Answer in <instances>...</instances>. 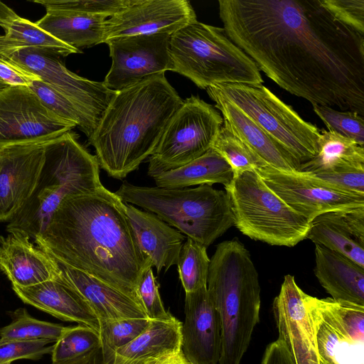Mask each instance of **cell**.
<instances>
[{
	"mask_svg": "<svg viewBox=\"0 0 364 364\" xmlns=\"http://www.w3.org/2000/svg\"><path fill=\"white\" fill-rule=\"evenodd\" d=\"M228 37L282 89L364 117V36L321 0H219Z\"/></svg>",
	"mask_w": 364,
	"mask_h": 364,
	"instance_id": "obj_1",
	"label": "cell"
},
{
	"mask_svg": "<svg viewBox=\"0 0 364 364\" xmlns=\"http://www.w3.org/2000/svg\"><path fill=\"white\" fill-rule=\"evenodd\" d=\"M34 242L63 263L136 300L138 280L152 264L137 244L124 203L104 186L65 198Z\"/></svg>",
	"mask_w": 364,
	"mask_h": 364,
	"instance_id": "obj_2",
	"label": "cell"
},
{
	"mask_svg": "<svg viewBox=\"0 0 364 364\" xmlns=\"http://www.w3.org/2000/svg\"><path fill=\"white\" fill-rule=\"evenodd\" d=\"M183 102L164 74L117 91L88 139L99 166L116 179L137 169Z\"/></svg>",
	"mask_w": 364,
	"mask_h": 364,
	"instance_id": "obj_3",
	"label": "cell"
},
{
	"mask_svg": "<svg viewBox=\"0 0 364 364\" xmlns=\"http://www.w3.org/2000/svg\"><path fill=\"white\" fill-rule=\"evenodd\" d=\"M207 289L221 323L218 364H240L259 321L261 288L250 253L239 240L217 245L210 259Z\"/></svg>",
	"mask_w": 364,
	"mask_h": 364,
	"instance_id": "obj_4",
	"label": "cell"
},
{
	"mask_svg": "<svg viewBox=\"0 0 364 364\" xmlns=\"http://www.w3.org/2000/svg\"><path fill=\"white\" fill-rule=\"evenodd\" d=\"M45 159L37 185L26 203L9 221V232L33 240L68 196L95 191L103 185L96 156L89 153L71 132L43 143Z\"/></svg>",
	"mask_w": 364,
	"mask_h": 364,
	"instance_id": "obj_5",
	"label": "cell"
},
{
	"mask_svg": "<svg viewBox=\"0 0 364 364\" xmlns=\"http://www.w3.org/2000/svg\"><path fill=\"white\" fill-rule=\"evenodd\" d=\"M114 193L124 203L155 214L205 247L235 223L226 191L210 185L165 188L124 182Z\"/></svg>",
	"mask_w": 364,
	"mask_h": 364,
	"instance_id": "obj_6",
	"label": "cell"
},
{
	"mask_svg": "<svg viewBox=\"0 0 364 364\" xmlns=\"http://www.w3.org/2000/svg\"><path fill=\"white\" fill-rule=\"evenodd\" d=\"M170 56L171 71L200 89L226 83L262 85L264 82L256 64L223 28L198 21L171 35Z\"/></svg>",
	"mask_w": 364,
	"mask_h": 364,
	"instance_id": "obj_7",
	"label": "cell"
},
{
	"mask_svg": "<svg viewBox=\"0 0 364 364\" xmlns=\"http://www.w3.org/2000/svg\"><path fill=\"white\" fill-rule=\"evenodd\" d=\"M225 189L234 225L243 235L271 245L289 247L306 239L310 221L273 192L255 171L234 177Z\"/></svg>",
	"mask_w": 364,
	"mask_h": 364,
	"instance_id": "obj_8",
	"label": "cell"
},
{
	"mask_svg": "<svg viewBox=\"0 0 364 364\" xmlns=\"http://www.w3.org/2000/svg\"><path fill=\"white\" fill-rule=\"evenodd\" d=\"M206 91L235 105L300 164L317 154L321 130L262 85L226 83Z\"/></svg>",
	"mask_w": 364,
	"mask_h": 364,
	"instance_id": "obj_9",
	"label": "cell"
},
{
	"mask_svg": "<svg viewBox=\"0 0 364 364\" xmlns=\"http://www.w3.org/2000/svg\"><path fill=\"white\" fill-rule=\"evenodd\" d=\"M223 124L215 106L194 95L186 98L149 156L148 175L177 168L203 155L212 147Z\"/></svg>",
	"mask_w": 364,
	"mask_h": 364,
	"instance_id": "obj_10",
	"label": "cell"
},
{
	"mask_svg": "<svg viewBox=\"0 0 364 364\" xmlns=\"http://www.w3.org/2000/svg\"><path fill=\"white\" fill-rule=\"evenodd\" d=\"M321 364H364V306L305 294Z\"/></svg>",
	"mask_w": 364,
	"mask_h": 364,
	"instance_id": "obj_11",
	"label": "cell"
},
{
	"mask_svg": "<svg viewBox=\"0 0 364 364\" xmlns=\"http://www.w3.org/2000/svg\"><path fill=\"white\" fill-rule=\"evenodd\" d=\"M57 52L42 48L19 50L6 58L67 98L80 112L94 132L117 91L103 82L90 80L70 71Z\"/></svg>",
	"mask_w": 364,
	"mask_h": 364,
	"instance_id": "obj_12",
	"label": "cell"
},
{
	"mask_svg": "<svg viewBox=\"0 0 364 364\" xmlns=\"http://www.w3.org/2000/svg\"><path fill=\"white\" fill-rule=\"evenodd\" d=\"M75 127L50 111L29 87H6L0 90V149L43 143Z\"/></svg>",
	"mask_w": 364,
	"mask_h": 364,
	"instance_id": "obj_13",
	"label": "cell"
},
{
	"mask_svg": "<svg viewBox=\"0 0 364 364\" xmlns=\"http://www.w3.org/2000/svg\"><path fill=\"white\" fill-rule=\"evenodd\" d=\"M255 171L273 192L310 222L326 213L364 208V195L331 187L305 172L269 165Z\"/></svg>",
	"mask_w": 364,
	"mask_h": 364,
	"instance_id": "obj_14",
	"label": "cell"
},
{
	"mask_svg": "<svg viewBox=\"0 0 364 364\" xmlns=\"http://www.w3.org/2000/svg\"><path fill=\"white\" fill-rule=\"evenodd\" d=\"M168 33L136 35L111 38L112 65L103 83L120 91L150 77L171 70Z\"/></svg>",
	"mask_w": 364,
	"mask_h": 364,
	"instance_id": "obj_15",
	"label": "cell"
},
{
	"mask_svg": "<svg viewBox=\"0 0 364 364\" xmlns=\"http://www.w3.org/2000/svg\"><path fill=\"white\" fill-rule=\"evenodd\" d=\"M197 21L187 0H133L106 19L103 43L123 36L168 33Z\"/></svg>",
	"mask_w": 364,
	"mask_h": 364,
	"instance_id": "obj_16",
	"label": "cell"
},
{
	"mask_svg": "<svg viewBox=\"0 0 364 364\" xmlns=\"http://www.w3.org/2000/svg\"><path fill=\"white\" fill-rule=\"evenodd\" d=\"M43 143L0 149V221H10L31 196L44 163Z\"/></svg>",
	"mask_w": 364,
	"mask_h": 364,
	"instance_id": "obj_17",
	"label": "cell"
},
{
	"mask_svg": "<svg viewBox=\"0 0 364 364\" xmlns=\"http://www.w3.org/2000/svg\"><path fill=\"white\" fill-rule=\"evenodd\" d=\"M181 350L191 364H218L222 346L219 314L207 287L186 293Z\"/></svg>",
	"mask_w": 364,
	"mask_h": 364,
	"instance_id": "obj_18",
	"label": "cell"
},
{
	"mask_svg": "<svg viewBox=\"0 0 364 364\" xmlns=\"http://www.w3.org/2000/svg\"><path fill=\"white\" fill-rule=\"evenodd\" d=\"M303 290L294 277H284L273 302L278 338L286 345L295 364H321L314 332L307 313Z\"/></svg>",
	"mask_w": 364,
	"mask_h": 364,
	"instance_id": "obj_19",
	"label": "cell"
},
{
	"mask_svg": "<svg viewBox=\"0 0 364 364\" xmlns=\"http://www.w3.org/2000/svg\"><path fill=\"white\" fill-rule=\"evenodd\" d=\"M50 257L60 277L85 301L99 321L147 318L143 308L133 296Z\"/></svg>",
	"mask_w": 364,
	"mask_h": 364,
	"instance_id": "obj_20",
	"label": "cell"
},
{
	"mask_svg": "<svg viewBox=\"0 0 364 364\" xmlns=\"http://www.w3.org/2000/svg\"><path fill=\"white\" fill-rule=\"evenodd\" d=\"M18 232L0 237V269L12 285L28 287L53 279L58 274L53 259Z\"/></svg>",
	"mask_w": 364,
	"mask_h": 364,
	"instance_id": "obj_21",
	"label": "cell"
},
{
	"mask_svg": "<svg viewBox=\"0 0 364 364\" xmlns=\"http://www.w3.org/2000/svg\"><path fill=\"white\" fill-rule=\"evenodd\" d=\"M25 303L65 321L89 326L98 333L99 320L85 301L59 275L28 287L12 285Z\"/></svg>",
	"mask_w": 364,
	"mask_h": 364,
	"instance_id": "obj_22",
	"label": "cell"
},
{
	"mask_svg": "<svg viewBox=\"0 0 364 364\" xmlns=\"http://www.w3.org/2000/svg\"><path fill=\"white\" fill-rule=\"evenodd\" d=\"M124 209L140 250L158 273L176 264L186 236L152 213L127 203Z\"/></svg>",
	"mask_w": 364,
	"mask_h": 364,
	"instance_id": "obj_23",
	"label": "cell"
},
{
	"mask_svg": "<svg viewBox=\"0 0 364 364\" xmlns=\"http://www.w3.org/2000/svg\"><path fill=\"white\" fill-rule=\"evenodd\" d=\"M215 102L230 131L268 165L284 171H299L300 164L277 141L230 101L208 93Z\"/></svg>",
	"mask_w": 364,
	"mask_h": 364,
	"instance_id": "obj_24",
	"label": "cell"
},
{
	"mask_svg": "<svg viewBox=\"0 0 364 364\" xmlns=\"http://www.w3.org/2000/svg\"><path fill=\"white\" fill-rule=\"evenodd\" d=\"M314 274L331 299L364 306V268L346 256L315 244Z\"/></svg>",
	"mask_w": 364,
	"mask_h": 364,
	"instance_id": "obj_25",
	"label": "cell"
},
{
	"mask_svg": "<svg viewBox=\"0 0 364 364\" xmlns=\"http://www.w3.org/2000/svg\"><path fill=\"white\" fill-rule=\"evenodd\" d=\"M181 326L173 316L151 320L137 337L117 350L112 364H129L181 350Z\"/></svg>",
	"mask_w": 364,
	"mask_h": 364,
	"instance_id": "obj_26",
	"label": "cell"
},
{
	"mask_svg": "<svg viewBox=\"0 0 364 364\" xmlns=\"http://www.w3.org/2000/svg\"><path fill=\"white\" fill-rule=\"evenodd\" d=\"M157 187L182 188L195 185L221 183L225 187L233 179L228 163L213 149L196 159L175 169L153 176Z\"/></svg>",
	"mask_w": 364,
	"mask_h": 364,
	"instance_id": "obj_27",
	"label": "cell"
},
{
	"mask_svg": "<svg viewBox=\"0 0 364 364\" xmlns=\"http://www.w3.org/2000/svg\"><path fill=\"white\" fill-rule=\"evenodd\" d=\"M107 17L46 13L35 23L63 43L80 50L103 43Z\"/></svg>",
	"mask_w": 364,
	"mask_h": 364,
	"instance_id": "obj_28",
	"label": "cell"
},
{
	"mask_svg": "<svg viewBox=\"0 0 364 364\" xmlns=\"http://www.w3.org/2000/svg\"><path fill=\"white\" fill-rule=\"evenodd\" d=\"M351 168H364V147L350 139L322 129L317 154L301 164L299 171L314 173Z\"/></svg>",
	"mask_w": 364,
	"mask_h": 364,
	"instance_id": "obj_29",
	"label": "cell"
},
{
	"mask_svg": "<svg viewBox=\"0 0 364 364\" xmlns=\"http://www.w3.org/2000/svg\"><path fill=\"white\" fill-rule=\"evenodd\" d=\"M307 238L346 256L364 268V242L355 236L342 211L326 213L313 219Z\"/></svg>",
	"mask_w": 364,
	"mask_h": 364,
	"instance_id": "obj_30",
	"label": "cell"
},
{
	"mask_svg": "<svg viewBox=\"0 0 364 364\" xmlns=\"http://www.w3.org/2000/svg\"><path fill=\"white\" fill-rule=\"evenodd\" d=\"M29 48H47L62 57L82 52L60 41L36 26L35 22L18 16L5 34L0 36V56L6 58L19 50Z\"/></svg>",
	"mask_w": 364,
	"mask_h": 364,
	"instance_id": "obj_31",
	"label": "cell"
},
{
	"mask_svg": "<svg viewBox=\"0 0 364 364\" xmlns=\"http://www.w3.org/2000/svg\"><path fill=\"white\" fill-rule=\"evenodd\" d=\"M11 322L0 328V339L56 342L68 326L41 321L32 317L26 309L19 308L11 313Z\"/></svg>",
	"mask_w": 364,
	"mask_h": 364,
	"instance_id": "obj_32",
	"label": "cell"
},
{
	"mask_svg": "<svg viewBox=\"0 0 364 364\" xmlns=\"http://www.w3.org/2000/svg\"><path fill=\"white\" fill-rule=\"evenodd\" d=\"M210 262L207 247L186 237L176 263L185 293L207 287Z\"/></svg>",
	"mask_w": 364,
	"mask_h": 364,
	"instance_id": "obj_33",
	"label": "cell"
},
{
	"mask_svg": "<svg viewBox=\"0 0 364 364\" xmlns=\"http://www.w3.org/2000/svg\"><path fill=\"white\" fill-rule=\"evenodd\" d=\"M147 318H128L99 321L98 334L105 364H112L114 353L137 337L148 326Z\"/></svg>",
	"mask_w": 364,
	"mask_h": 364,
	"instance_id": "obj_34",
	"label": "cell"
},
{
	"mask_svg": "<svg viewBox=\"0 0 364 364\" xmlns=\"http://www.w3.org/2000/svg\"><path fill=\"white\" fill-rule=\"evenodd\" d=\"M211 148L217 151L230 166L233 178L245 171H255L268 165L237 138L224 123Z\"/></svg>",
	"mask_w": 364,
	"mask_h": 364,
	"instance_id": "obj_35",
	"label": "cell"
},
{
	"mask_svg": "<svg viewBox=\"0 0 364 364\" xmlns=\"http://www.w3.org/2000/svg\"><path fill=\"white\" fill-rule=\"evenodd\" d=\"M100 348L98 333L92 328L80 325L68 326L53 345L52 363H59L87 355Z\"/></svg>",
	"mask_w": 364,
	"mask_h": 364,
	"instance_id": "obj_36",
	"label": "cell"
},
{
	"mask_svg": "<svg viewBox=\"0 0 364 364\" xmlns=\"http://www.w3.org/2000/svg\"><path fill=\"white\" fill-rule=\"evenodd\" d=\"M133 0H34L43 6L46 13L96 15L110 17L125 9Z\"/></svg>",
	"mask_w": 364,
	"mask_h": 364,
	"instance_id": "obj_37",
	"label": "cell"
},
{
	"mask_svg": "<svg viewBox=\"0 0 364 364\" xmlns=\"http://www.w3.org/2000/svg\"><path fill=\"white\" fill-rule=\"evenodd\" d=\"M316 115L329 132L354 141L364 146V117L355 112L341 111L328 106L313 105Z\"/></svg>",
	"mask_w": 364,
	"mask_h": 364,
	"instance_id": "obj_38",
	"label": "cell"
},
{
	"mask_svg": "<svg viewBox=\"0 0 364 364\" xmlns=\"http://www.w3.org/2000/svg\"><path fill=\"white\" fill-rule=\"evenodd\" d=\"M29 88L54 114L75 124L88 139L92 136L93 132L85 118L63 95L41 80L33 81Z\"/></svg>",
	"mask_w": 364,
	"mask_h": 364,
	"instance_id": "obj_39",
	"label": "cell"
},
{
	"mask_svg": "<svg viewBox=\"0 0 364 364\" xmlns=\"http://www.w3.org/2000/svg\"><path fill=\"white\" fill-rule=\"evenodd\" d=\"M152 267L149 264L141 273L135 288V296L149 319L170 318L173 316L164 308Z\"/></svg>",
	"mask_w": 364,
	"mask_h": 364,
	"instance_id": "obj_40",
	"label": "cell"
},
{
	"mask_svg": "<svg viewBox=\"0 0 364 364\" xmlns=\"http://www.w3.org/2000/svg\"><path fill=\"white\" fill-rule=\"evenodd\" d=\"M50 341H19L0 339V364L16 360H38L45 354L50 353L53 346Z\"/></svg>",
	"mask_w": 364,
	"mask_h": 364,
	"instance_id": "obj_41",
	"label": "cell"
},
{
	"mask_svg": "<svg viewBox=\"0 0 364 364\" xmlns=\"http://www.w3.org/2000/svg\"><path fill=\"white\" fill-rule=\"evenodd\" d=\"M306 173L331 187L350 193L364 195V168L342 169Z\"/></svg>",
	"mask_w": 364,
	"mask_h": 364,
	"instance_id": "obj_42",
	"label": "cell"
},
{
	"mask_svg": "<svg viewBox=\"0 0 364 364\" xmlns=\"http://www.w3.org/2000/svg\"><path fill=\"white\" fill-rule=\"evenodd\" d=\"M339 21L364 36V0H321Z\"/></svg>",
	"mask_w": 364,
	"mask_h": 364,
	"instance_id": "obj_43",
	"label": "cell"
},
{
	"mask_svg": "<svg viewBox=\"0 0 364 364\" xmlns=\"http://www.w3.org/2000/svg\"><path fill=\"white\" fill-rule=\"evenodd\" d=\"M37 80L38 75L0 56V82L7 87H29Z\"/></svg>",
	"mask_w": 364,
	"mask_h": 364,
	"instance_id": "obj_44",
	"label": "cell"
},
{
	"mask_svg": "<svg viewBox=\"0 0 364 364\" xmlns=\"http://www.w3.org/2000/svg\"><path fill=\"white\" fill-rule=\"evenodd\" d=\"M261 364H295V363L286 345L277 338L267 346Z\"/></svg>",
	"mask_w": 364,
	"mask_h": 364,
	"instance_id": "obj_45",
	"label": "cell"
},
{
	"mask_svg": "<svg viewBox=\"0 0 364 364\" xmlns=\"http://www.w3.org/2000/svg\"><path fill=\"white\" fill-rule=\"evenodd\" d=\"M129 364H191L184 356L182 350L161 355L159 356L144 358L134 361Z\"/></svg>",
	"mask_w": 364,
	"mask_h": 364,
	"instance_id": "obj_46",
	"label": "cell"
},
{
	"mask_svg": "<svg viewBox=\"0 0 364 364\" xmlns=\"http://www.w3.org/2000/svg\"><path fill=\"white\" fill-rule=\"evenodd\" d=\"M51 364H105L102 355L101 349L99 348L92 353L76 359L52 363Z\"/></svg>",
	"mask_w": 364,
	"mask_h": 364,
	"instance_id": "obj_47",
	"label": "cell"
},
{
	"mask_svg": "<svg viewBox=\"0 0 364 364\" xmlns=\"http://www.w3.org/2000/svg\"><path fill=\"white\" fill-rule=\"evenodd\" d=\"M18 17V16L13 9L0 1V26L5 31L8 30L12 22Z\"/></svg>",
	"mask_w": 364,
	"mask_h": 364,
	"instance_id": "obj_48",
	"label": "cell"
},
{
	"mask_svg": "<svg viewBox=\"0 0 364 364\" xmlns=\"http://www.w3.org/2000/svg\"><path fill=\"white\" fill-rule=\"evenodd\" d=\"M7 87V86H6L5 84H4V83H2L1 82H0V90H3V89H4V88H5V87Z\"/></svg>",
	"mask_w": 364,
	"mask_h": 364,
	"instance_id": "obj_49",
	"label": "cell"
},
{
	"mask_svg": "<svg viewBox=\"0 0 364 364\" xmlns=\"http://www.w3.org/2000/svg\"><path fill=\"white\" fill-rule=\"evenodd\" d=\"M4 364H11V363H4Z\"/></svg>",
	"mask_w": 364,
	"mask_h": 364,
	"instance_id": "obj_50",
	"label": "cell"
}]
</instances>
